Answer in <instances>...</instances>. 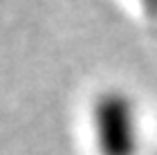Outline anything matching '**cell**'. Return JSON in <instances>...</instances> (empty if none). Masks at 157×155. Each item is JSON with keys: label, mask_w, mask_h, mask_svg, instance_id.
<instances>
[{"label": "cell", "mask_w": 157, "mask_h": 155, "mask_svg": "<svg viewBox=\"0 0 157 155\" xmlns=\"http://www.w3.org/2000/svg\"><path fill=\"white\" fill-rule=\"evenodd\" d=\"M92 130L101 155H137V115L124 92L108 90L97 97L92 106Z\"/></svg>", "instance_id": "6da1fadb"}, {"label": "cell", "mask_w": 157, "mask_h": 155, "mask_svg": "<svg viewBox=\"0 0 157 155\" xmlns=\"http://www.w3.org/2000/svg\"><path fill=\"white\" fill-rule=\"evenodd\" d=\"M141 5H144V9L148 16L157 18V0H141Z\"/></svg>", "instance_id": "7a4b0ae2"}]
</instances>
